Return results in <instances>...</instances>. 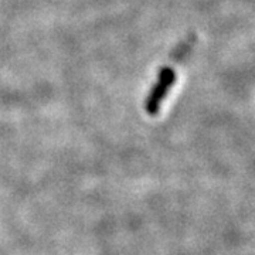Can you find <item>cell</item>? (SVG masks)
<instances>
[{"instance_id":"obj_1","label":"cell","mask_w":255,"mask_h":255,"mask_svg":"<svg viewBox=\"0 0 255 255\" xmlns=\"http://www.w3.org/2000/svg\"><path fill=\"white\" fill-rule=\"evenodd\" d=\"M176 81V73L170 67H163L159 71V77H157V82L152 87V90L149 92L147 98H146L145 108L146 112L149 115H157L159 108L162 101L167 97L170 87L173 85Z\"/></svg>"}]
</instances>
